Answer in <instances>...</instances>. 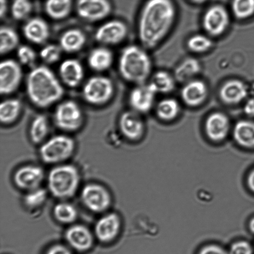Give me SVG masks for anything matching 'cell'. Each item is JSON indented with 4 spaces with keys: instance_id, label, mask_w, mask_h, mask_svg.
Masks as SVG:
<instances>
[{
    "instance_id": "f546056e",
    "label": "cell",
    "mask_w": 254,
    "mask_h": 254,
    "mask_svg": "<svg viewBox=\"0 0 254 254\" xmlns=\"http://www.w3.org/2000/svg\"><path fill=\"white\" fill-rule=\"evenodd\" d=\"M19 37L11 27L1 26L0 29V54L4 56L18 48Z\"/></svg>"
},
{
    "instance_id": "74e56055",
    "label": "cell",
    "mask_w": 254,
    "mask_h": 254,
    "mask_svg": "<svg viewBox=\"0 0 254 254\" xmlns=\"http://www.w3.org/2000/svg\"><path fill=\"white\" fill-rule=\"evenodd\" d=\"M188 46L190 51L196 53H201L211 48L212 42L207 36L202 34H196L189 39Z\"/></svg>"
},
{
    "instance_id": "4dcf8cb0",
    "label": "cell",
    "mask_w": 254,
    "mask_h": 254,
    "mask_svg": "<svg viewBox=\"0 0 254 254\" xmlns=\"http://www.w3.org/2000/svg\"><path fill=\"white\" fill-rule=\"evenodd\" d=\"M53 212L56 220L64 225L73 223L78 217L76 209L69 203L61 202L57 204Z\"/></svg>"
},
{
    "instance_id": "2e32d148",
    "label": "cell",
    "mask_w": 254,
    "mask_h": 254,
    "mask_svg": "<svg viewBox=\"0 0 254 254\" xmlns=\"http://www.w3.org/2000/svg\"><path fill=\"white\" fill-rule=\"evenodd\" d=\"M119 126L122 134L130 141H136L143 136L144 126L139 113L133 110L126 111L121 114Z\"/></svg>"
},
{
    "instance_id": "7c38bea8",
    "label": "cell",
    "mask_w": 254,
    "mask_h": 254,
    "mask_svg": "<svg viewBox=\"0 0 254 254\" xmlns=\"http://www.w3.org/2000/svg\"><path fill=\"white\" fill-rule=\"evenodd\" d=\"M43 169L37 166H26L17 169L13 176L15 185L19 189L27 191L38 188L43 182Z\"/></svg>"
},
{
    "instance_id": "52a82bcc",
    "label": "cell",
    "mask_w": 254,
    "mask_h": 254,
    "mask_svg": "<svg viewBox=\"0 0 254 254\" xmlns=\"http://www.w3.org/2000/svg\"><path fill=\"white\" fill-rule=\"evenodd\" d=\"M54 121L57 128L66 132L78 131L83 126L84 115L81 107L73 100L61 102L54 113Z\"/></svg>"
},
{
    "instance_id": "5b68a950",
    "label": "cell",
    "mask_w": 254,
    "mask_h": 254,
    "mask_svg": "<svg viewBox=\"0 0 254 254\" xmlns=\"http://www.w3.org/2000/svg\"><path fill=\"white\" fill-rule=\"evenodd\" d=\"M74 150L75 143L73 139L65 135H57L42 144L39 154L44 163L59 165L70 158Z\"/></svg>"
},
{
    "instance_id": "7a4b0ae2",
    "label": "cell",
    "mask_w": 254,
    "mask_h": 254,
    "mask_svg": "<svg viewBox=\"0 0 254 254\" xmlns=\"http://www.w3.org/2000/svg\"><path fill=\"white\" fill-rule=\"evenodd\" d=\"M27 97L39 108H49L63 98L62 82L49 67L37 66L27 75L26 82Z\"/></svg>"
},
{
    "instance_id": "d4e9b609",
    "label": "cell",
    "mask_w": 254,
    "mask_h": 254,
    "mask_svg": "<svg viewBox=\"0 0 254 254\" xmlns=\"http://www.w3.org/2000/svg\"><path fill=\"white\" fill-rule=\"evenodd\" d=\"M234 138L240 146L254 148V123L251 121H239L234 129Z\"/></svg>"
},
{
    "instance_id": "d590c367",
    "label": "cell",
    "mask_w": 254,
    "mask_h": 254,
    "mask_svg": "<svg viewBox=\"0 0 254 254\" xmlns=\"http://www.w3.org/2000/svg\"><path fill=\"white\" fill-rule=\"evenodd\" d=\"M47 191L44 188H38L28 191L24 196L25 205L27 208L33 209L40 207L46 201Z\"/></svg>"
},
{
    "instance_id": "f1b7e54d",
    "label": "cell",
    "mask_w": 254,
    "mask_h": 254,
    "mask_svg": "<svg viewBox=\"0 0 254 254\" xmlns=\"http://www.w3.org/2000/svg\"><path fill=\"white\" fill-rule=\"evenodd\" d=\"M201 70L200 62L193 58L186 59L177 67L175 77L180 82H188L193 80Z\"/></svg>"
},
{
    "instance_id": "e0dca14e",
    "label": "cell",
    "mask_w": 254,
    "mask_h": 254,
    "mask_svg": "<svg viewBox=\"0 0 254 254\" xmlns=\"http://www.w3.org/2000/svg\"><path fill=\"white\" fill-rule=\"evenodd\" d=\"M59 74L62 83L69 88H76L83 82L84 70L81 62L75 59H68L62 62Z\"/></svg>"
},
{
    "instance_id": "3957f363",
    "label": "cell",
    "mask_w": 254,
    "mask_h": 254,
    "mask_svg": "<svg viewBox=\"0 0 254 254\" xmlns=\"http://www.w3.org/2000/svg\"><path fill=\"white\" fill-rule=\"evenodd\" d=\"M119 71L125 81L136 85L145 83L150 76L152 64L148 53L141 47L129 46L122 51Z\"/></svg>"
},
{
    "instance_id": "6da1fadb",
    "label": "cell",
    "mask_w": 254,
    "mask_h": 254,
    "mask_svg": "<svg viewBox=\"0 0 254 254\" xmlns=\"http://www.w3.org/2000/svg\"><path fill=\"white\" fill-rule=\"evenodd\" d=\"M176 11L171 0H148L138 21V37L147 49L154 48L169 33L175 21Z\"/></svg>"
},
{
    "instance_id": "8992f818",
    "label": "cell",
    "mask_w": 254,
    "mask_h": 254,
    "mask_svg": "<svg viewBox=\"0 0 254 254\" xmlns=\"http://www.w3.org/2000/svg\"><path fill=\"white\" fill-rule=\"evenodd\" d=\"M115 87L113 81L108 77L93 76L84 84L82 96L87 103L94 106L108 103L114 96Z\"/></svg>"
},
{
    "instance_id": "ba28073f",
    "label": "cell",
    "mask_w": 254,
    "mask_h": 254,
    "mask_svg": "<svg viewBox=\"0 0 254 254\" xmlns=\"http://www.w3.org/2000/svg\"><path fill=\"white\" fill-rule=\"evenodd\" d=\"M81 199L89 210L96 213L108 210L112 203L108 189L98 183H89L84 186L81 190Z\"/></svg>"
},
{
    "instance_id": "7402d4cb",
    "label": "cell",
    "mask_w": 254,
    "mask_h": 254,
    "mask_svg": "<svg viewBox=\"0 0 254 254\" xmlns=\"http://www.w3.org/2000/svg\"><path fill=\"white\" fill-rule=\"evenodd\" d=\"M248 94L246 84L239 80H231L221 87L220 96L225 103L235 104L243 101Z\"/></svg>"
},
{
    "instance_id": "7dc6e473",
    "label": "cell",
    "mask_w": 254,
    "mask_h": 254,
    "mask_svg": "<svg viewBox=\"0 0 254 254\" xmlns=\"http://www.w3.org/2000/svg\"><path fill=\"white\" fill-rule=\"evenodd\" d=\"M191 1L196 2V3H201V2L205 1L206 0H191Z\"/></svg>"
},
{
    "instance_id": "bcb514c9",
    "label": "cell",
    "mask_w": 254,
    "mask_h": 254,
    "mask_svg": "<svg viewBox=\"0 0 254 254\" xmlns=\"http://www.w3.org/2000/svg\"><path fill=\"white\" fill-rule=\"evenodd\" d=\"M250 228L251 231L254 233V218L251 220L250 223Z\"/></svg>"
},
{
    "instance_id": "603a6c76",
    "label": "cell",
    "mask_w": 254,
    "mask_h": 254,
    "mask_svg": "<svg viewBox=\"0 0 254 254\" xmlns=\"http://www.w3.org/2000/svg\"><path fill=\"white\" fill-rule=\"evenodd\" d=\"M86 42V34L81 29L76 28L66 30L59 39V46L62 51L69 54L80 51Z\"/></svg>"
},
{
    "instance_id": "ffe728a7",
    "label": "cell",
    "mask_w": 254,
    "mask_h": 254,
    "mask_svg": "<svg viewBox=\"0 0 254 254\" xmlns=\"http://www.w3.org/2000/svg\"><path fill=\"white\" fill-rule=\"evenodd\" d=\"M230 121L225 114H211L206 119L205 131L209 138L213 141H223L230 131Z\"/></svg>"
},
{
    "instance_id": "8d00e7d4",
    "label": "cell",
    "mask_w": 254,
    "mask_h": 254,
    "mask_svg": "<svg viewBox=\"0 0 254 254\" xmlns=\"http://www.w3.org/2000/svg\"><path fill=\"white\" fill-rule=\"evenodd\" d=\"M62 52L59 44H47L40 52V57L46 64H54L61 60Z\"/></svg>"
},
{
    "instance_id": "9a60e30c",
    "label": "cell",
    "mask_w": 254,
    "mask_h": 254,
    "mask_svg": "<svg viewBox=\"0 0 254 254\" xmlns=\"http://www.w3.org/2000/svg\"><path fill=\"white\" fill-rule=\"evenodd\" d=\"M121 220L118 214L110 213L102 216L97 221L94 233L102 243H109L115 240L120 233Z\"/></svg>"
},
{
    "instance_id": "7bdbcfd3",
    "label": "cell",
    "mask_w": 254,
    "mask_h": 254,
    "mask_svg": "<svg viewBox=\"0 0 254 254\" xmlns=\"http://www.w3.org/2000/svg\"><path fill=\"white\" fill-rule=\"evenodd\" d=\"M245 112L247 115L254 116V99L251 98L246 102L245 106Z\"/></svg>"
},
{
    "instance_id": "1f68e13d",
    "label": "cell",
    "mask_w": 254,
    "mask_h": 254,
    "mask_svg": "<svg viewBox=\"0 0 254 254\" xmlns=\"http://www.w3.org/2000/svg\"><path fill=\"white\" fill-rule=\"evenodd\" d=\"M156 93H170L175 87V80L168 72L159 71L152 77L150 83Z\"/></svg>"
},
{
    "instance_id": "e575fe53",
    "label": "cell",
    "mask_w": 254,
    "mask_h": 254,
    "mask_svg": "<svg viewBox=\"0 0 254 254\" xmlns=\"http://www.w3.org/2000/svg\"><path fill=\"white\" fill-rule=\"evenodd\" d=\"M232 9L238 19L249 18L254 14V0H233Z\"/></svg>"
},
{
    "instance_id": "f35d334b",
    "label": "cell",
    "mask_w": 254,
    "mask_h": 254,
    "mask_svg": "<svg viewBox=\"0 0 254 254\" xmlns=\"http://www.w3.org/2000/svg\"><path fill=\"white\" fill-rule=\"evenodd\" d=\"M17 57L20 64L30 67L36 62L37 54L31 47L22 45L17 49Z\"/></svg>"
},
{
    "instance_id": "b9f144b4",
    "label": "cell",
    "mask_w": 254,
    "mask_h": 254,
    "mask_svg": "<svg viewBox=\"0 0 254 254\" xmlns=\"http://www.w3.org/2000/svg\"><path fill=\"white\" fill-rule=\"evenodd\" d=\"M46 254H71L68 248L62 245H56L52 246L47 251Z\"/></svg>"
},
{
    "instance_id": "9c48e42d",
    "label": "cell",
    "mask_w": 254,
    "mask_h": 254,
    "mask_svg": "<svg viewBox=\"0 0 254 254\" xmlns=\"http://www.w3.org/2000/svg\"><path fill=\"white\" fill-rule=\"evenodd\" d=\"M21 64L13 59H4L0 64V93L1 95L13 93L21 85L22 70Z\"/></svg>"
},
{
    "instance_id": "836d02e7",
    "label": "cell",
    "mask_w": 254,
    "mask_h": 254,
    "mask_svg": "<svg viewBox=\"0 0 254 254\" xmlns=\"http://www.w3.org/2000/svg\"><path fill=\"white\" fill-rule=\"evenodd\" d=\"M10 11L12 17L16 21L26 19L32 11V2L30 0H13Z\"/></svg>"
},
{
    "instance_id": "60d3db41",
    "label": "cell",
    "mask_w": 254,
    "mask_h": 254,
    "mask_svg": "<svg viewBox=\"0 0 254 254\" xmlns=\"http://www.w3.org/2000/svg\"><path fill=\"white\" fill-rule=\"evenodd\" d=\"M198 254H229V253L220 246L210 245L201 249Z\"/></svg>"
},
{
    "instance_id": "d6986e66",
    "label": "cell",
    "mask_w": 254,
    "mask_h": 254,
    "mask_svg": "<svg viewBox=\"0 0 254 254\" xmlns=\"http://www.w3.org/2000/svg\"><path fill=\"white\" fill-rule=\"evenodd\" d=\"M69 245L77 251H85L93 245V236L86 226L76 225L70 226L65 233Z\"/></svg>"
},
{
    "instance_id": "ee69618b",
    "label": "cell",
    "mask_w": 254,
    "mask_h": 254,
    "mask_svg": "<svg viewBox=\"0 0 254 254\" xmlns=\"http://www.w3.org/2000/svg\"><path fill=\"white\" fill-rule=\"evenodd\" d=\"M8 10V3L7 0H0V17L1 18L6 16Z\"/></svg>"
},
{
    "instance_id": "8fae6325",
    "label": "cell",
    "mask_w": 254,
    "mask_h": 254,
    "mask_svg": "<svg viewBox=\"0 0 254 254\" xmlns=\"http://www.w3.org/2000/svg\"><path fill=\"white\" fill-rule=\"evenodd\" d=\"M128 34V27L125 22L119 19H113L104 22L97 29L96 41L104 46H116L121 43Z\"/></svg>"
},
{
    "instance_id": "4fadbf2b",
    "label": "cell",
    "mask_w": 254,
    "mask_h": 254,
    "mask_svg": "<svg viewBox=\"0 0 254 254\" xmlns=\"http://www.w3.org/2000/svg\"><path fill=\"white\" fill-rule=\"evenodd\" d=\"M230 23L227 11L221 6H214L209 8L204 15L203 26L209 34L220 36L225 32Z\"/></svg>"
},
{
    "instance_id": "484cf974",
    "label": "cell",
    "mask_w": 254,
    "mask_h": 254,
    "mask_svg": "<svg viewBox=\"0 0 254 254\" xmlns=\"http://www.w3.org/2000/svg\"><path fill=\"white\" fill-rule=\"evenodd\" d=\"M72 6V0H46L45 11L51 19L58 21L69 16Z\"/></svg>"
},
{
    "instance_id": "30bf717a",
    "label": "cell",
    "mask_w": 254,
    "mask_h": 254,
    "mask_svg": "<svg viewBox=\"0 0 254 254\" xmlns=\"http://www.w3.org/2000/svg\"><path fill=\"white\" fill-rule=\"evenodd\" d=\"M78 16L84 21L98 22L106 19L112 11L109 0H78L76 4Z\"/></svg>"
},
{
    "instance_id": "83f0119b",
    "label": "cell",
    "mask_w": 254,
    "mask_h": 254,
    "mask_svg": "<svg viewBox=\"0 0 254 254\" xmlns=\"http://www.w3.org/2000/svg\"><path fill=\"white\" fill-rule=\"evenodd\" d=\"M49 132L48 118L44 114H39L32 120L30 126L29 136L32 143H43Z\"/></svg>"
},
{
    "instance_id": "d6a6232c",
    "label": "cell",
    "mask_w": 254,
    "mask_h": 254,
    "mask_svg": "<svg viewBox=\"0 0 254 254\" xmlns=\"http://www.w3.org/2000/svg\"><path fill=\"white\" fill-rule=\"evenodd\" d=\"M180 106L176 99H164L156 107V113L159 118L164 121H171L178 116Z\"/></svg>"
},
{
    "instance_id": "ac0fdd59",
    "label": "cell",
    "mask_w": 254,
    "mask_h": 254,
    "mask_svg": "<svg viewBox=\"0 0 254 254\" xmlns=\"http://www.w3.org/2000/svg\"><path fill=\"white\" fill-rule=\"evenodd\" d=\"M22 32L27 41L37 45L46 43L51 36L48 23L39 17L27 20L22 27Z\"/></svg>"
},
{
    "instance_id": "44dd1931",
    "label": "cell",
    "mask_w": 254,
    "mask_h": 254,
    "mask_svg": "<svg viewBox=\"0 0 254 254\" xmlns=\"http://www.w3.org/2000/svg\"><path fill=\"white\" fill-rule=\"evenodd\" d=\"M208 95L206 84L201 81H190L187 82L181 91L183 101L190 106L200 105Z\"/></svg>"
},
{
    "instance_id": "cb8c5ba5",
    "label": "cell",
    "mask_w": 254,
    "mask_h": 254,
    "mask_svg": "<svg viewBox=\"0 0 254 254\" xmlns=\"http://www.w3.org/2000/svg\"><path fill=\"white\" fill-rule=\"evenodd\" d=\"M88 64L90 69L97 72H103L111 68L114 61V54L105 47L93 49L89 54Z\"/></svg>"
},
{
    "instance_id": "f6af8a7d",
    "label": "cell",
    "mask_w": 254,
    "mask_h": 254,
    "mask_svg": "<svg viewBox=\"0 0 254 254\" xmlns=\"http://www.w3.org/2000/svg\"><path fill=\"white\" fill-rule=\"evenodd\" d=\"M248 184L249 188L254 192V169L251 171L248 178Z\"/></svg>"
},
{
    "instance_id": "ab89813d",
    "label": "cell",
    "mask_w": 254,
    "mask_h": 254,
    "mask_svg": "<svg viewBox=\"0 0 254 254\" xmlns=\"http://www.w3.org/2000/svg\"><path fill=\"white\" fill-rule=\"evenodd\" d=\"M229 254H253V249L250 243L240 241L231 245Z\"/></svg>"
},
{
    "instance_id": "277c9868",
    "label": "cell",
    "mask_w": 254,
    "mask_h": 254,
    "mask_svg": "<svg viewBox=\"0 0 254 254\" xmlns=\"http://www.w3.org/2000/svg\"><path fill=\"white\" fill-rule=\"evenodd\" d=\"M80 181V174L75 166L59 164L50 171L47 186L54 197L66 200L75 195Z\"/></svg>"
},
{
    "instance_id": "5bb4252c",
    "label": "cell",
    "mask_w": 254,
    "mask_h": 254,
    "mask_svg": "<svg viewBox=\"0 0 254 254\" xmlns=\"http://www.w3.org/2000/svg\"><path fill=\"white\" fill-rule=\"evenodd\" d=\"M156 94L150 84L138 85L129 95V103L132 110L139 114L148 112L153 106Z\"/></svg>"
},
{
    "instance_id": "4316f807",
    "label": "cell",
    "mask_w": 254,
    "mask_h": 254,
    "mask_svg": "<svg viewBox=\"0 0 254 254\" xmlns=\"http://www.w3.org/2000/svg\"><path fill=\"white\" fill-rule=\"evenodd\" d=\"M22 110L21 101L16 98L5 99L0 104V121L7 125L14 123L19 118Z\"/></svg>"
}]
</instances>
